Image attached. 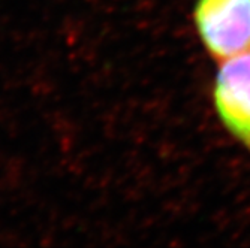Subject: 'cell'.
Segmentation results:
<instances>
[{
    "instance_id": "obj_1",
    "label": "cell",
    "mask_w": 250,
    "mask_h": 248,
    "mask_svg": "<svg viewBox=\"0 0 250 248\" xmlns=\"http://www.w3.org/2000/svg\"><path fill=\"white\" fill-rule=\"evenodd\" d=\"M196 35L216 61L250 53V0H196Z\"/></svg>"
},
{
    "instance_id": "obj_2",
    "label": "cell",
    "mask_w": 250,
    "mask_h": 248,
    "mask_svg": "<svg viewBox=\"0 0 250 248\" xmlns=\"http://www.w3.org/2000/svg\"><path fill=\"white\" fill-rule=\"evenodd\" d=\"M213 105L223 129L250 154V53L219 63Z\"/></svg>"
}]
</instances>
